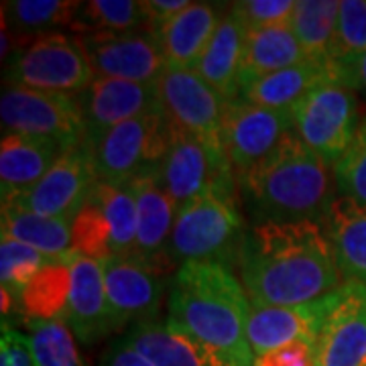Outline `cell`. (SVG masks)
I'll list each match as a JSON object with an SVG mask.
<instances>
[{
	"mask_svg": "<svg viewBox=\"0 0 366 366\" xmlns=\"http://www.w3.org/2000/svg\"><path fill=\"white\" fill-rule=\"evenodd\" d=\"M171 124V122H169ZM163 189L177 208L218 183L236 182L222 144L206 143L171 124L169 149L157 169Z\"/></svg>",
	"mask_w": 366,
	"mask_h": 366,
	"instance_id": "cell-10",
	"label": "cell"
},
{
	"mask_svg": "<svg viewBox=\"0 0 366 366\" xmlns=\"http://www.w3.org/2000/svg\"><path fill=\"white\" fill-rule=\"evenodd\" d=\"M189 4H192L189 0H143L149 31L155 33L159 26L183 13Z\"/></svg>",
	"mask_w": 366,
	"mask_h": 366,
	"instance_id": "cell-40",
	"label": "cell"
},
{
	"mask_svg": "<svg viewBox=\"0 0 366 366\" xmlns=\"http://www.w3.org/2000/svg\"><path fill=\"white\" fill-rule=\"evenodd\" d=\"M240 283L250 305H303L344 285L324 224H252L240 252Z\"/></svg>",
	"mask_w": 366,
	"mask_h": 366,
	"instance_id": "cell-1",
	"label": "cell"
},
{
	"mask_svg": "<svg viewBox=\"0 0 366 366\" xmlns=\"http://www.w3.org/2000/svg\"><path fill=\"white\" fill-rule=\"evenodd\" d=\"M366 358V285L344 283L327 300L314 366H360Z\"/></svg>",
	"mask_w": 366,
	"mask_h": 366,
	"instance_id": "cell-15",
	"label": "cell"
},
{
	"mask_svg": "<svg viewBox=\"0 0 366 366\" xmlns=\"http://www.w3.org/2000/svg\"><path fill=\"white\" fill-rule=\"evenodd\" d=\"M252 366H314V344L295 342L254 358Z\"/></svg>",
	"mask_w": 366,
	"mask_h": 366,
	"instance_id": "cell-38",
	"label": "cell"
},
{
	"mask_svg": "<svg viewBox=\"0 0 366 366\" xmlns=\"http://www.w3.org/2000/svg\"><path fill=\"white\" fill-rule=\"evenodd\" d=\"M51 257H45L35 249L14 240L11 236L0 238V283L14 300H21L29 281L39 273L41 269L51 262Z\"/></svg>",
	"mask_w": 366,
	"mask_h": 366,
	"instance_id": "cell-34",
	"label": "cell"
},
{
	"mask_svg": "<svg viewBox=\"0 0 366 366\" xmlns=\"http://www.w3.org/2000/svg\"><path fill=\"white\" fill-rule=\"evenodd\" d=\"M307 57L301 49L291 25H279L252 31L247 37L244 57L240 66V86L250 79L303 64Z\"/></svg>",
	"mask_w": 366,
	"mask_h": 366,
	"instance_id": "cell-27",
	"label": "cell"
},
{
	"mask_svg": "<svg viewBox=\"0 0 366 366\" xmlns=\"http://www.w3.org/2000/svg\"><path fill=\"white\" fill-rule=\"evenodd\" d=\"M71 224L74 220L67 218H47L14 204H2V234L51 259H61L74 252Z\"/></svg>",
	"mask_w": 366,
	"mask_h": 366,
	"instance_id": "cell-26",
	"label": "cell"
},
{
	"mask_svg": "<svg viewBox=\"0 0 366 366\" xmlns=\"http://www.w3.org/2000/svg\"><path fill=\"white\" fill-rule=\"evenodd\" d=\"M100 366H153L124 336L114 340L100 358Z\"/></svg>",
	"mask_w": 366,
	"mask_h": 366,
	"instance_id": "cell-39",
	"label": "cell"
},
{
	"mask_svg": "<svg viewBox=\"0 0 366 366\" xmlns=\"http://www.w3.org/2000/svg\"><path fill=\"white\" fill-rule=\"evenodd\" d=\"M350 90L365 92L366 94V55L360 59V64H358L352 79H350Z\"/></svg>",
	"mask_w": 366,
	"mask_h": 366,
	"instance_id": "cell-41",
	"label": "cell"
},
{
	"mask_svg": "<svg viewBox=\"0 0 366 366\" xmlns=\"http://www.w3.org/2000/svg\"><path fill=\"white\" fill-rule=\"evenodd\" d=\"M236 206V182L218 183L179 208L169 242L173 264L220 262L238 264L247 238Z\"/></svg>",
	"mask_w": 366,
	"mask_h": 366,
	"instance_id": "cell-4",
	"label": "cell"
},
{
	"mask_svg": "<svg viewBox=\"0 0 366 366\" xmlns=\"http://www.w3.org/2000/svg\"><path fill=\"white\" fill-rule=\"evenodd\" d=\"M64 149L49 139L19 132L2 134L0 143V194L2 204L25 196L51 169Z\"/></svg>",
	"mask_w": 366,
	"mask_h": 366,
	"instance_id": "cell-20",
	"label": "cell"
},
{
	"mask_svg": "<svg viewBox=\"0 0 366 366\" xmlns=\"http://www.w3.org/2000/svg\"><path fill=\"white\" fill-rule=\"evenodd\" d=\"M327 300L330 295L303 305H271V307L250 305L247 338L254 358L295 342L315 344L322 320L326 314Z\"/></svg>",
	"mask_w": 366,
	"mask_h": 366,
	"instance_id": "cell-19",
	"label": "cell"
},
{
	"mask_svg": "<svg viewBox=\"0 0 366 366\" xmlns=\"http://www.w3.org/2000/svg\"><path fill=\"white\" fill-rule=\"evenodd\" d=\"M330 165L291 131L273 153L238 179L254 224L324 222L334 196Z\"/></svg>",
	"mask_w": 366,
	"mask_h": 366,
	"instance_id": "cell-3",
	"label": "cell"
},
{
	"mask_svg": "<svg viewBox=\"0 0 366 366\" xmlns=\"http://www.w3.org/2000/svg\"><path fill=\"white\" fill-rule=\"evenodd\" d=\"M250 301L230 267L183 262L171 279L169 324L202 342L226 366H252L247 338Z\"/></svg>",
	"mask_w": 366,
	"mask_h": 366,
	"instance_id": "cell-2",
	"label": "cell"
},
{
	"mask_svg": "<svg viewBox=\"0 0 366 366\" xmlns=\"http://www.w3.org/2000/svg\"><path fill=\"white\" fill-rule=\"evenodd\" d=\"M322 224L344 283L366 285V206L338 196Z\"/></svg>",
	"mask_w": 366,
	"mask_h": 366,
	"instance_id": "cell-24",
	"label": "cell"
},
{
	"mask_svg": "<svg viewBox=\"0 0 366 366\" xmlns=\"http://www.w3.org/2000/svg\"><path fill=\"white\" fill-rule=\"evenodd\" d=\"M360 366H366V358H365V360H362V365H360Z\"/></svg>",
	"mask_w": 366,
	"mask_h": 366,
	"instance_id": "cell-42",
	"label": "cell"
},
{
	"mask_svg": "<svg viewBox=\"0 0 366 366\" xmlns=\"http://www.w3.org/2000/svg\"><path fill=\"white\" fill-rule=\"evenodd\" d=\"M81 2L71 0H9L2 2V31L9 37L31 41L74 26Z\"/></svg>",
	"mask_w": 366,
	"mask_h": 366,
	"instance_id": "cell-28",
	"label": "cell"
},
{
	"mask_svg": "<svg viewBox=\"0 0 366 366\" xmlns=\"http://www.w3.org/2000/svg\"><path fill=\"white\" fill-rule=\"evenodd\" d=\"M159 106L173 127L206 143L222 144L228 100L194 69L165 67L155 81Z\"/></svg>",
	"mask_w": 366,
	"mask_h": 366,
	"instance_id": "cell-9",
	"label": "cell"
},
{
	"mask_svg": "<svg viewBox=\"0 0 366 366\" xmlns=\"http://www.w3.org/2000/svg\"><path fill=\"white\" fill-rule=\"evenodd\" d=\"M71 29L81 35L96 33H127L149 29L143 0H90L81 2Z\"/></svg>",
	"mask_w": 366,
	"mask_h": 366,
	"instance_id": "cell-32",
	"label": "cell"
},
{
	"mask_svg": "<svg viewBox=\"0 0 366 366\" xmlns=\"http://www.w3.org/2000/svg\"><path fill=\"white\" fill-rule=\"evenodd\" d=\"M366 55V0H342L338 31L330 66L338 81L350 88L356 67Z\"/></svg>",
	"mask_w": 366,
	"mask_h": 366,
	"instance_id": "cell-31",
	"label": "cell"
},
{
	"mask_svg": "<svg viewBox=\"0 0 366 366\" xmlns=\"http://www.w3.org/2000/svg\"><path fill=\"white\" fill-rule=\"evenodd\" d=\"M293 131L334 169L360 124L354 90L336 79L320 84L293 106Z\"/></svg>",
	"mask_w": 366,
	"mask_h": 366,
	"instance_id": "cell-7",
	"label": "cell"
},
{
	"mask_svg": "<svg viewBox=\"0 0 366 366\" xmlns=\"http://www.w3.org/2000/svg\"><path fill=\"white\" fill-rule=\"evenodd\" d=\"M71 291L64 322L81 344L90 346L117 332L106 297L102 264L78 252L67 254Z\"/></svg>",
	"mask_w": 366,
	"mask_h": 366,
	"instance_id": "cell-17",
	"label": "cell"
},
{
	"mask_svg": "<svg viewBox=\"0 0 366 366\" xmlns=\"http://www.w3.org/2000/svg\"><path fill=\"white\" fill-rule=\"evenodd\" d=\"M98 182L100 179L94 167L90 144L84 141L78 147L64 151L31 192L6 204H14L47 218L74 220L90 199Z\"/></svg>",
	"mask_w": 366,
	"mask_h": 366,
	"instance_id": "cell-11",
	"label": "cell"
},
{
	"mask_svg": "<svg viewBox=\"0 0 366 366\" xmlns=\"http://www.w3.org/2000/svg\"><path fill=\"white\" fill-rule=\"evenodd\" d=\"M171 124L159 108L151 114L122 122L88 143L98 179L129 185L139 175L157 171L169 149Z\"/></svg>",
	"mask_w": 366,
	"mask_h": 366,
	"instance_id": "cell-6",
	"label": "cell"
},
{
	"mask_svg": "<svg viewBox=\"0 0 366 366\" xmlns=\"http://www.w3.org/2000/svg\"><path fill=\"white\" fill-rule=\"evenodd\" d=\"M71 291V271L67 254L47 262L35 274L19 300V312L25 320H61Z\"/></svg>",
	"mask_w": 366,
	"mask_h": 366,
	"instance_id": "cell-30",
	"label": "cell"
},
{
	"mask_svg": "<svg viewBox=\"0 0 366 366\" xmlns=\"http://www.w3.org/2000/svg\"><path fill=\"white\" fill-rule=\"evenodd\" d=\"M35 366H84L71 330L61 320H25Z\"/></svg>",
	"mask_w": 366,
	"mask_h": 366,
	"instance_id": "cell-33",
	"label": "cell"
},
{
	"mask_svg": "<svg viewBox=\"0 0 366 366\" xmlns=\"http://www.w3.org/2000/svg\"><path fill=\"white\" fill-rule=\"evenodd\" d=\"M295 4L297 2L293 0H242V2H234L230 9L240 19L244 29L252 33L271 26L289 25Z\"/></svg>",
	"mask_w": 366,
	"mask_h": 366,
	"instance_id": "cell-36",
	"label": "cell"
},
{
	"mask_svg": "<svg viewBox=\"0 0 366 366\" xmlns=\"http://www.w3.org/2000/svg\"><path fill=\"white\" fill-rule=\"evenodd\" d=\"M78 100L86 118V143L90 144L118 124L161 108L155 84L112 78H94L90 86L78 94Z\"/></svg>",
	"mask_w": 366,
	"mask_h": 366,
	"instance_id": "cell-16",
	"label": "cell"
},
{
	"mask_svg": "<svg viewBox=\"0 0 366 366\" xmlns=\"http://www.w3.org/2000/svg\"><path fill=\"white\" fill-rule=\"evenodd\" d=\"M249 31L240 23L232 9H228L220 19L214 37L208 43L204 55L194 67L199 78L208 81L228 102L240 94V66L244 57Z\"/></svg>",
	"mask_w": 366,
	"mask_h": 366,
	"instance_id": "cell-22",
	"label": "cell"
},
{
	"mask_svg": "<svg viewBox=\"0 0 366 366\" xmlns=\"http://www.w3.org/2000/svg\"><path fill=\"white\" fill-rule=\"evenodd\" d=\"M106 297L117 332L155 320L167 287V274L137 254L100 262Z\"/></svg>",
	"mask_w": 366,
	"mask_h": 366,
	"instance_id": "cell-13",
	"label": "cell"
},
{
	"mask_svg": "<svg viewBox=\"0 0 366 366\" xmlns=\"http://www.w3.org/2000/svg\"><path fill=\"white\" fill-rule=\"evenodd\" d=\"M137 197V250L134 254L149 264L169 273L175 267L169 242L177 218V204L163 189L157 171H149L129 183Z\"/></svg>",
	"mask_w": 366,
	"mask_h": 366,
	"instance_id": "cell-18",
	"label": "cell"
},
{
	"mask_svg": "<svg viewBox=\"0 0 366 366\" xmlns=\"http://www.w3.org/2000/svg\"><path fill=\"white\" fill-rule=\"evenodd\" d=\"M124 338L153 366H226L202 342L169 322L134 324Z\"/></svg>",
	"mask_w": 366,
	"mask_h": 366,
	"instance_id": "cell-23",
	"label": "cell"
},
{
	"mask_svg": "<svg viewBox=\"0 0 366 366\" xmlns=\"http://www.w3.org/2000/svg\"><path fill=\"white\" fill-rule=\"evenodd\" d=\"M79 41L96 78L155 84L167 67L157 35L149 29L81 35Z\"/></svg>",
	"mask_w": 366,
	"mask_h": 366,
	"instance_id": "cell-14",
	"label": "cell"
},
{
	"mask_svg": "<svg viewBox=\"0 0 366 366\" xmlns=\"http://www.w3.org/2000/svg\"><path fill=\"white\" fill-rule=\"evenodd\" d=\"M0 366H35L31 340L16 327L2 322L0 338Z\"/></svg>",
	"mask_w": 366,
	"mask_h": 366,
	"instance_id": "cell-37",
	"label": "cell"
},
{
	"mask_svg": "<svg viewBox=\"0 0 366 366\" xmlns=\"http://www.w3.org/2000/svg\"><path fill=\"white\" fill-rule=\"evenodd\" d=\"M334 179L342 197L366 206V114L360 118L350 147L334 165Z\"/></svg>",
	"mask_w": 366,
	"mask_h": 366,
	"instance_id": "cell-35",
	"label": "cell"
},
{
	"mask_svg": "<svg viewBox=\"0 0 366 366\" xmlns=\"http://www.w3.org/2000/svg\"><path fill=\"white\" fill-rule=\"evenodd\" d=\"M222 14L216 4L192 2L155 31L165 64L169 67L194 69L220 25Z\"/></svg>",
	"mask_w": 366,
	"mask_h": 366,
	"instance_id": "cell-21",
	"label": "cell"
},
{
	"mask_svg": "<svg viewBox=\"0 0 366 366\" xmlns=\"http://www.w3.org/2000/svg\"><path fill=\"white\" fill-rule=\"evenodd\" d=\"M293 131L291 110H273L236 98L222 124V147L236 177L267 159Z\"/></svg>",
	"mask_w": 366,
	"mask_h": 366,
	"instance_id": "cell-12",
	"label": "cell"
},
{
	"mask_svg": "<svg viewBox=\"0 0 366 366\" xmlns=\"http://www.w3.org/2000/svg\"><path fill=\"white\" fill-rule=\"evenodd\" d=\"M338 16H340L338 0H300L295 4L289 25L293 29L307 59L330 66L334 43H336V31H338Z\"/></svg>",
	"mask_w": 366,
	"mask_h": 366,
	"instance_id": "cell-29",
	"label": "cell"
},
{
	"mask_svg": "<svg viewBox=\"0 0 366 366\" xmlns=\"http://www.w3.org/2000/svg\"><path fill=\"white\" fill-rule=\"evenodd\" d=\"M330 79L338 81V76L332 67L305 59L303 64L242 84L238 98L262 108L293 110V106L301 102L310 92Z\"/></svg>",
	"mask_w": 366,
	"mask_h": 366,
	"instance_id": "cell-25",
	"label": "cell"
},
{
	"mask_svg": "<svg viewBox=\"0 0 366 366\" xmlns=\"http://www.w3.org/2000/svg\"><path fill=\"white\" fill-rule=\"evenodd\" d=\"M0 120L6 132L49 139L64 151L86 141V118L78 96L4 86Z\"/></svg>",
	"mask_w": 366,
	"mask_h": 366,
	"instance_id": "cell-8",
	"label": "cell"
},
{
	"mask_svg": "<svg viewBox=\"0 0 366 366\" xmlns=\"http://www.w3.org/2000/svg\"><path fill=\"white\" fill-rule=\"evenodd\" d=\"M9 86L78 96L94 81L79 37L49 33L16 47L4 71Z\"/></svg>",
	"mask_w": 366,
	"mask_h": 366,
	"instance_id": "cell-5",
	"label": "cell"
}]
</instances>
